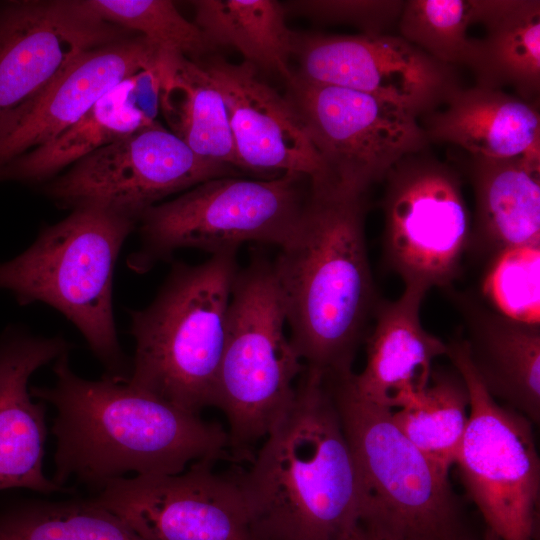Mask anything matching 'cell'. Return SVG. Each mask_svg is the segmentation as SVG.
Instances as JSON below:
<instances>
[{
	"instance_id": "obj_1",
	"label": "cell",
	"mask_w": 540,
	"mask_h": 540,
	"mask_svg": "<svg viewBox=\"0 0 540 540\" xmlns=\"http://www.w3.org/2000/svg\"><path fill=\"white\" fill-rule=\"evenodd\" d=\"M53 372L52 386L30 392L56 410L52 480L61 487L73 479L98 491L130 473L177 474L197 461L231 457L220 424L140 390L128 378H82L70 367L69 352L54 361Z\"/></svg>"
},
{
	"instance_id": "obj_2",
	"label": "cell",
	"mask_w": 540,
	"mask_h": 540,
	"mask_svg": "<svg viewBox=\"0 0 540 540\" xmlns=\"http://www.w3.org/2000/svg\"><path fill=\"white\" fill-rule=\"evenodd\" d=\"M366 211V193L310 184L297 227L272 261L290 342L306 369L328 379L353 372L376 309Z\"/></svg>"
},
{
	"instance_id": "obj_3",
	"label": "cell",
	"mask_w": 540,
	"mask_h": 540,
	"mask_svg": "<svg viewBox=\"0 0 540 540\" xmlns=\"http://www.w3.org/2000/svg\"><path fill=\"white\" fill-rule=\"evenodd\" d=\"M238 476L258 540H340L359 522L356 467L324 376L304 367Z\"/></svg>"
},
{
	"instance_id": "obj_4",
	"label": "cell",
	"mask_w": 540,
	"mask_h": 540,
	"mask_svg": "<svg viewBox=\"0 0 540 540\" xmlns=\"http://www.w3.org/2000/svg\"><path fill=\"white\" fill-rule=\"evenodd\" d=\"M237 252L176 262L155 299L130 312L135 355L128 382L188 412L214 405Z\"/></svg>"
},
{
	"instance_id": "obj_5",
	"label": "cell",
	"mask_w": 540,
	"mask_h": 540,
	"mask_svg": "<svg viewBox=\"0 0 540 540\" xmlns=\"http://www.w3.org/2000/svg\"><path fill=\"white\" fill-rule=\"evenodd\" d=\"M137 220L97 207H77L47 227L14 259L0 263V289L19 304L45 303L70 320L108 376L128 378L112 307L113 272Z\"/></svg>"
},
{
	"instance_id": "obj_6",
	"label": "cell",
	"mask_w": 540,
	"mask_h": 540,
	"mask_svg": "<svg viewBox=\"0 0 540 540\" xmlns=\"http://www.w3.org/2000/svg\"><path fill=\"white\" fill-rule=\"evenodd\" d=\"M286 323L273 262L256 253L233 284L213 405L227 419L236 459L251 461L252 448L288 407L304 370Z\"/></svg>"
},
{
	"instance_id": "obj_7",
	"label": "cell",
	"mask_w": 540,
	"mask_h": 540,
	"mask_svg": "<svg viewBox=\"0 0 540 540\" xmlns=\"http://www.w3.org/2000/svg\"><path fill=\"white\" fill-rule=\"evenodd\" d=\"M359 482V522L411 540L464 536L449 471L429 459L397 427L391 411L327 379Z\"/></svg>"
},
{
	"instance_id": "obj_8",
	"label": "cell",
	"mask_w": 540,
	"mask_h": 540,
	"mask_svg": "<svg viewBox=\"0 0 540 540\" xmlns=\"http://www.w3.org/2000/svg\"><path fill=\"white\" fill-rule=\"evenodd\" d=\"M309 192L310 180L295 173L207 180L143 213L141 246L128 266L143 273L184 248L211 255L237 252L249 242L280 248L293 235Z\"/></svg>"
},
{
	"instance_id": "obj_9",
	"label": "cell",
	"mask_w": 540,
	"mask_h": 540,
	"mask_svg": "<svg viewBox=\"0 0 540 540\" xmlns=\"http://www.w3.org/2000/svg\"><path fill=\"white\" fill-rule=\"evenodd\" d=\"M446 355L469 395L455 460L466 492L500 540H536L540 462L532 422L487 391L465 340L448 344Z\"/></svg>"
},
{
	"instance_id": "obj_10",
	"label": "cell",
	"mask_w": 540,
	"mask_h": 540,
	"mask_svg": "<svg viewBox=\"0 0 540 540\" xmlns=\"http://www.w3.org/2000/svg\"><path fill=\"white\" fill-rule=\"evenodd\" d=\"M425 150L388 172L382 208L386 262L405 286L428 291L456 277L472 224L458 173Z\"/></svg>"
},
{
	"instance_id": "obj_11",
	"label": "cell",
	"mask_w": 540,
	"mask_h": 540,
	"mask_svg": "<svg viewBox=\"0 0 540 540\" xmlns=\"http://www.w3.org/2000/svg\"><path fill=\"white\" fill-rule=\"evenodd\" d=\"M286 97L335 185L367 193L403 157L428 148L416 116L372 95L293 72Z\"/></svg>"
},
{
	"instance_id": "obj_12",
	"label": "cell",
	"mask_w": 540,
	"mask_h": 540,
	"mask_svg": "<svg viewBox=\"0 0 540 540\" xmlns=\"http://www.w3.org/2000/svg\"><path fill=\"white\" fill-rule=\"evenodd\" d=\"M238 174L198 156L156 121L80 159L46 192L60 206L97 207L139 221L170 195Z\"/></svg>"
},
{
	"instance_id": "obj_13",
	"label": "cell",
	"mask_w": 540,
	"mask_h": 540,
	"mask_svg": "<svg viewBox=\"0 0 540 540\" xmlns=\"http://www.w3.org/2000/svg\"><path fill=\"white\" fill-rule=\"evenodd\" d=\"M215 463L117 478L90 499L142 540H258L238 474L217 472Z\"/></svg>"
},
{
	"instance_id": "obj_14",
	"label": "cell",
	"mask_w": 540,
	"mask_h": 540,
	"mask_svg": "<svg viewBox=\"0 0 540 540\" xmlns=\"http://www.w3.org/2000/svg\"><path fill=\"white\" fill-rule=\"evenodd\" d=\"M295 72L313 82L363 92L417 118L461 88L454 66L390 34H297Z\"/></svg>"
},
{
	"instance_id": "obj_15",
	"label": "cell",
	"mask_w": 540,
	"mask_h": 540,
	"mask_svg": "<svg viewBox=\"0 0 540 540\" xmlns=\"http://www.w3.org/2000/svg\"><path fill=\"white\" fill-rule=\"evenodd\" d=\"M135 33L81 0L0 4V118L30 100L81 54Z\"/></svg>"
},
{
	"instance_id": "obj_16",
	"label": "cell",
	"mask_w": 540,
	"mask_h": 540,
	"mask_svg": "<svg viewBox=\"0 0 540 540\" xmlns=\"http://www.w3.org/2000/svg\"><path fill=\"white\" fill-rule=\"evenodd\" d=\"M200 63L224 100L241 170L295 173L312 186L333 185L295 108L258 77L255 66L219 57Z\"/></svg>"
},
{
	"instance_id": "obj_17",
	"label": "cell",
	"mask_w": 540,
	"mask_h": 540,
	"mask_svg": "<svg viewBox=\"0 0 540 540\" xmlns=\"http://www.w3.org/2000/svg\"><path fill=\"white\" fill-rule=\"evenodd\" d=\"M160 52L133 34L78 56L38 94L0 118V169L55 139L118 83L155 65Z\"/></svg>"
},
{
	"instance_id": "obj_18",
	"label": "cell",
	"mask_w": 540,
	"mask_h": 540,
	"mask_svg": "<svg viewBox=\"0 0 540 540\" xmlns=\"http://www.w3.org/2000/svg\"><path fill=\"white\" fill-rule=\"evenodd\" d=\"M69 351L60 336L10 333L0 341V491H72L44 473L46 404L34 401L28 388L34 372Z\"/></svg>"
},
{
	"instance_id": "obj_19",
	"label": "cell",
	"mask_w": 540,
	"mask_h": 540,
	"mask_svg": "<svg viewBox=\"0 0 540 540\" xmlns=\"http://www.w3.org/2000/svg\"><path fill=\"white\" fill-rule=\"evenodd\" d=\"M426 293L405 286L397 300L377 306L375 324L366 338L364 368L339 377L360 399L395 411L427 387L433 361L446 355L447 345L421 324L420 307Z\"/></svg>"
},
{
	"instance_id": "obj_20",
	"label": "cell",
	"mask_w": 540,
	"mask_h": 540,
	"mask_svg": "<svg viewBox=\"0 0 540 540\" xmlns=\"http://www.w3.org/2000/svg\"><path fill=\"white\" fill-rule=\"evenodd\" d=\"M443 106L421 117L429 143H450L469 156L540 160L539 103L475 85L459 88Z\"/></svg>"
},
{
	"instance_id": "obj_21",
	"label": "cell",
	"mask_w": 540,
	"mask_h": 540,
	"mask_svg": "<svg viewBox=\"0 0 540 540\" xmlns=\"http://www.w3.org/2000/svg\"><path fill=\"white\" fill-rule=\"evenodd\" d=\"M465 340L473 366L487 391L532 423L540 419V328L463 303Z\"/></svg>"
},
{
	"instance_id": "obj_22",
	"label": "cell",
	"mask_w": 540,
	"mask_h": 540,
	"mask_svg": "<svg viewBox=\"0 0 540 540\" xmlns=\"http://www.w3.org/2000/svg\"><path fill=\"white\" fill-rule=\"evenodd\" d=\"M474 23L485 28L472 38L467 67L476 85L512 87L523 100L539 103L540 1L474 0Z\"/></svg>"
},
{
	"instance_id": "obj_23",
	"label": "cell",
	"mask_w": 540,
	"mask_h": 540,
	"mask_svg": "<svg viewBox=\"0 0 540 540\" xmlns=\"http://www.w3.org/2000/svg\"><path fill=\"white\" fill-rule=\"evenodd\" d=\"M468 169L475 195L470 239L496 256L540 243V160L470 156Z\"/></svg>"
},
{
	"instance_id": "obj_24",
	"label": "cell",
	"mask_w": 540,
	"mask_h": 540,
	"mask_svg": "<svg viewBox=\"0 0 540 540\" xmlns=\"http://www.w3.org/2000/svg\"><path fill=\"white\" fill-rule=\"evenodd\" d=\"M160 110L198 156L241 170L222 95L200 62L161 51Z\"/></svg>"
},
{
	"instance_id": "obj_25",
	"label": "cell",
	"mask_w": 540,
	"mask_h": 540,
	"mask_svg": "<svg viewBox=\"0 0 540 540\" xmlns=\"http://www.w3.org/2000/svg\"><path fill=\"white\" fill-rule=\"evenodd\" d=\"M133 86L134 75L118 83L55 139L2 167L0 181H43L97 149L155 123L137 108Z\"/></svg>"
},
{
	"instance_id": "obj_26",
	"label": "cell",
	"mask_w": 540,
	"mask_h": 540,
	"mask_svg": "<svg viewBox=\"0 0 540 540\" xmlns=\"http://www.w3.org/2000/svg\"><path fill=\"white\" fill-rule=\"evenodd\" d=\"M194 24L213 49L229 46L244 61L279 74L286 82L293 75L289 67L295 32L285 22L284 5L275 0H198Z\"/></svg>"
},
{
	"instance_id": "obj_27",
	"label": "cell",
	"mask_w": 540,
	"mask_h": 540,
	"mask_svg": "<svg viewBox=\"0 0 540 540\" xmlns=\"http://www.w3.org/2000/svg\"><path fill=\"white\" fill-rule=\"evenodd\" d=\"M469 395L458 371L433 370L427 387L391 411L402 433L429 459L449 471L467 426Z\"/></svg>"
},
{
	"instance_id": "obj_28",
	"label": "cell",
	"mask_w": 540,
	"mask_h": 540,
	"mask_svg": "<svg viewBox=\"0 0 540 540\" xmlns=\"http://www.w3.org/2000/svg\"><path fill=\"white\" fill-rule=\"evenodd\" d=\"M0 540H142L88 499H33L0 512Z\"/></svg>"
},
{
	"instance_id": "obj_29",
	"label": "cell",
	"mask_w": 540,
	"mask_h": 540,
	"mask_svg": "<svg viewBox=\"0 0 540 540\" xmlns=\"http://www.w3.org/2000/svg\"><path fill=\"white\" fill-rule=\"evenodd\" d=\"M98 18L143 36L161 51L189 59L214 49L194 22L184 18L168 0H81Z\"/></svg>"
},
{
	"instance_id": "obj_30",
	"label": "cell",
	"mask_w": 540,
	"mask_h": 540,
	"mask_svg": "<svg viewBox=\"0 0 540 540\" xmlns=\"http://www.w3.org/2000/svg\"><path fill=\"white\" fill-rule=\"evenodd\" d=\"M401 37L436 60L467 66L472 38L467 29L474 24V0L404 1L398 20Z\"/></svg>"
},
{
	"instance_id": "obj_31",
	"label": "cell",
	"mask_w": 540,
	"mask_h": 540,
	"mask_svg": "<svg viewBox=\"0 0 540 540\" xmlns=\"http://www.w3.org/2000/svg\"><path fill=\"white\" fill-rule=\"evenodd\" d=\"M539 265L540 243L510 248L495 256L484 291L499 314L539 325Z\"/></svg>"
},
{
	"instance_id": "obj_32",
	"label": "cell",
	"mask_w": 540,
	"mask_h": 540,
	"mask_svg": "<svg viewBox=\"0 0 540 540\" xmlns=\"http://www.w3.org/2000/svg\"><path fill=\"white\" fill-rule=\"evenodd\" d=\"M285 10L319 21L346 23L364 34H385L398 23L404 1L399 0H298L289 1Z\"/></svg>"
},
{
	"instance_id": "obj_33",
	"label": "cell",
	"mask_w": 540,
	"mask_h": 540,
	"mask_svg": "<svg viewBox=\"0 0 540 540\" xmlns=\"http://www.w3.org/2000/svg\"><path fill=\"white\" fill-rule=\"evenodd\" d=\"M160 89L161 70L159 60L155 65L134 74L133 96L135 104L151 121H156L160 110Z\"/></svg>"
},
{
	"instance_id": "obj_34",
	"label": "cell",
	"mask_w": 540,
	"mask_h": 540,
	"mask_svg": "<svg viewBox=\"0 0 540 540\" xmlns=\"http://www.w3.org/2000/svg\"><path fill=\"white\" fill-rule=\"evenodd\" d=\"M340 540H411L399 538L380 530L370 528L358 522L344 537Z\"/></svg>"
},
{
	"instance_id": "obj_35",
	"label": "cell",
	"mask_w": 540,
	"mask_h": 540,
	"mask_svg": "<svg viewBox=\"0 0 540 540\" xmlns=\"http://www.w3.org/2000/svg\"><path fill=\"white\" fill-rule=\"evenodd\" d=\"M459 540H474V539H471L470 537H467V536H463ZM482 540H500V538L492 530L487 528Z\"/></svg>"
}]
</instances>
